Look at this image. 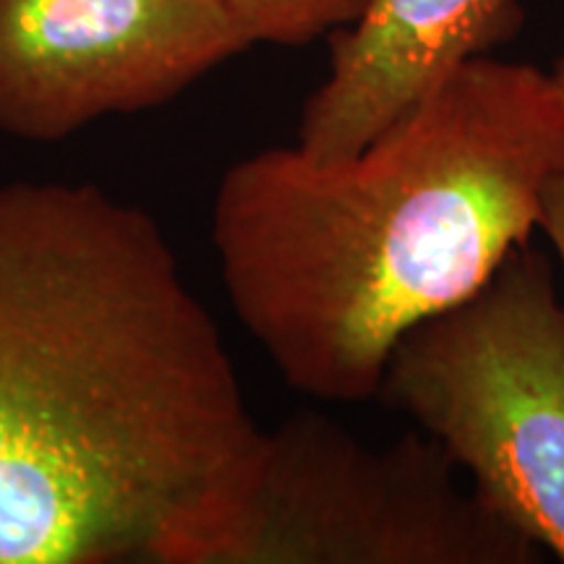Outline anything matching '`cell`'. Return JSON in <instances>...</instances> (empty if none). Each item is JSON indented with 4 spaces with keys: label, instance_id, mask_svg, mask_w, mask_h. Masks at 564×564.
<instances>
[{
    "label": "cell",
    "instance_id": "obj_1",
    "mask_svg": "<svg viewBox=\"0 0 564 564\" xmlns=\"http://www.w3.org/2000/svg\"><path fill=\"white\" fill-rule=\"evenodd\" d=\"M262 434L150 212L0 183V564H167Z\"/></svg>",
    "mask_w": 564,
    "mask_h": 564
},
{
    "label": "cell",
    "instance_id": "obj_6",
    "mask_svg": "<svg viewBox=\"0 0 564 564\" xmlns=\"http://www.w3.org/2000/svg\"><path fill=\"white\" fill-rule=\"evenodd\" d=\"M520 0H364L329 34V68L303 105L295 147L345 158L382 133L465 63L523 30Z\"/></svg>",
    "mask_w": 564,
    "mask_h": 564
},
{
    "label": "cell",
    "instance_id": "obj_5",
    "mask_svg": "<svg viewBox=\"0 0 564 564\" xmlns=\"http://www.w3.org/2000/svg\"><path fill=\"white\" fill-rule=\"evenodd\" d=\"M249 47L217 0H0V131L68 139L171 102Z\"/></svg>",
    "mask_w": 564,
    "mask_h": 564
},
{
    "label": "cell",
    "instance_id": "obj_3",
    "mask_svg": "<svg viewBox=\"0 0 564 564\" xmlns=\"http://www.w3.org/2000/svg\"><path fill=\"white\" fill-rule=\"evenodd\" d=\"M377 398L564 562V301L544 253L518 246L481 291L400 337Z\"/></svg>",
    "mask_w": 564,
    "mask_h": 564
},
{
    "label": "cell",
    "instance_id": "obj_2",
    "mask_svg": "<svg viewBox=\"0 0 564 564\" xmlns=\"http://www.w3.org/2000/svg\"><path fill=\"white\" fill-rule=\"evenodd\" d=\"M562 165L552 74L484 55L358 152L232 162L209 228L225 295L291 390L364 403L400 337L531 243Z\"/></svg>",
    "mask_w": 564,
    "mask_h": 564
},
{
    "label": "cell",
    "instance_id": "obj_4",
    "mask_svg": "<svg viewBox=\"0 0 564 564\" xmlns=\"http://www.w3.org/2000/svg\"><path fill=\"white\" fill-rule=\"evenodd\" d=\"M434 440L384 447L316 411L262 434L188 564H539Z\"/></svg>",
    "mask_w": 564,
    "mask_h": 564
},
{
    "label": "cell",
    "instance_id": "obj_9",
    "mask_svg": "<svg viewBox=\"0 0 564 564\" xmlns=\"http://www.w3.org/2000/svg\"><path fill=\"white\" fill-rule=\"evenodd\" d=\"M549 74H552V79H554V84H556V89H560V95L564 97V51H562L560 61L554 63V68L549 70Z\"/></svg>",
    "mask_w": 564,
    "mask_h": 564
},
{
    "label": "cell",
    "instance_id": "obj_8",
    "mask_svg": "<svg viewBox=\"0 0 564 564\" xmlns=\"http://www.w3.org/2000/svg\"><path fill=\"white\" fill-rule=\"evenodd\" d=\"M539 230L552 246L554 257L560 259L564 272V165L549 181L544 199H541Z\"/></svg>",
    "mask_w": 564,
    "mask_h": 564
},
{
    "label": "cell",
    "instance_id": "obj_7",
    "mask_svg": "<svg viewBox=\"0 0 564 564\" xmlns=\"http://www.w3.org/2000/svg\"><path fill=\"white\" fill-rule=\"evenodd\" d=\"M251 40V45L301 47L343 30L364 0H217Z\"/></svg>",
    "mask_w": 564,
    "mask_h": 564
}]
</instances>
